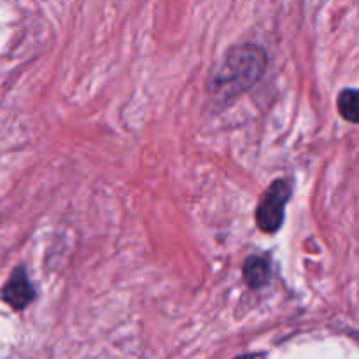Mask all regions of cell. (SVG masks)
<instances>
[{
    "label": "cell",
    "mask_w": 359,
    "mask_h": 359,
    "mask_svg": "<svg viewBox=\"0 0 359 359\" xmlns=\"http://www.w3.org/2000/svg\"><path fill=\"white\" fill-rule=\"evenodd\" d=\"M237 359H256V356H251V354H248V356H241V358H237Z\"/></svg>",
    "instance_id": "cell-6"
},
{
    "label": "cell",
    "mask_w": 359,
    "mask_h": 359,
    "mask_svg": "<svg viewBox=\"0 0 359 359\" xmlns=\"http://www.w3.org/2000/svg\"><path fill=\"white\" fill-rule=\"evenodd\" d=\"M244 279L249 287H262L270 279V263L265 256H251L244 263Z\"/></svg>",
    "instance_id": "cell-4"
},
{
    "label": "cell",
    "mask_w": 359,
    "mask_h": 359,
    "mask_svg": "<svg viewBox=\"0 0 359 359\" xmlns=\"http://www.w3.org/2000/svg\"><path fill=\"white\" fill-rule=\"evenodd\" d=\"M4 302L9 305L14 311H23L35 297V290L32 286L30 279H28L25 269H16L11 273L9 280L6 283L2 290Z\"/></svg>",
    "instance_id": "cell-3"
},
{
    "label": "cell",
    "mask_w": 359,
    "mask_h": 359,
    "mask_svg": "<svg viewBox=\"0 0 359 359\" xmlns=\"http://www.w3.org/2000/svg\"><path fill=\"white\" fill-rule=\"evenodd\" d=\"M337 107L344 119L359 125V90H344L339 95Z\"/></svg>",
    "instance_id": "cell-5"
},
{
    "label": "cell",
    "mask_w": 359,
    "mask_h": 359,
    "mask_svg": "<svg viewBox=\"0 0 359 359\" xmlns=\"http://www.w3.org/2000/svg\"><path fill=\"white\" fill-rule=\"evenodd\" d=\"M266 69V56L262 48L252 44L233 46L224 55L223 62L214 72L212 90L230 98L249 90Z\"/></svg>",
    "instance_id": "cell-1"
},
{
    "label": "cell",
    "mask_w": 359,
    "mask_h": 359,
    "mask_svg": "<svg viewBox=\"0 0 359 359\" xmlns=\"http://www.w3.org/2000/svg\"><path fill=\"white\" fill-rule=\"evenodd\" d=\"M291 196V184L286 179H277L265 191L256 209V224L265 233H276L284 223V210Z\"/></svg>",
    "instance_id": "cell-2"
}]
</instances>
